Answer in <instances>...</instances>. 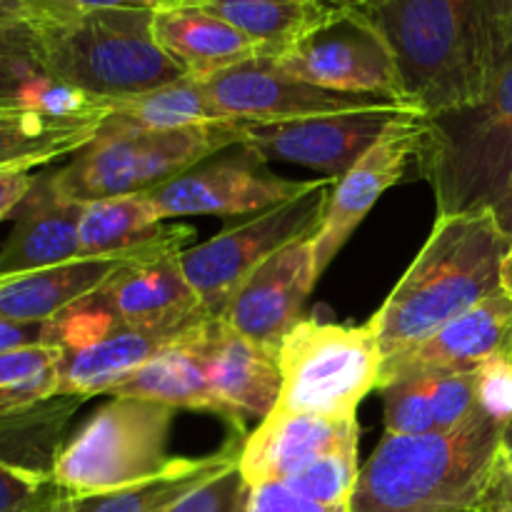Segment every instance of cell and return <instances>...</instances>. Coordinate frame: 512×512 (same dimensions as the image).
Returning <instances> with one entry per match:
<instances>
[{
    "mask_svg": "<svg viewBox=\"0 0 512 512\" xmlns=\"http://www.w3.org/2000/svg\"><path fill=\"white\" fill-rule=\"evenodd\" d=\"M83 398H50L30 408L0 413V460L15 468L53 475L60 433Z\"/></svg>",
    "mask_w": 512,
    "mask_h": 512,
    "instance_id": "obj_30",
    "label": "cell"
},
{
    "mask_svg": "<svg viewBox=\"0 0 512 512\" xmlns=\"http://www.w3.org/2000/svg\"><path fill=\"white\" fill-rule=\"evenodd\" d=\"M505 428L478 405L450 430L385 433L360 470L350 512H480L503 480Z\"/></svg>",
    "mask_w": 512,
    "mask_h": 512,
    "instance_id": "obj_2",
    "label": "cell"
},
{
    "mask_svg": "<svg viewBox=\"0 0 512 512\" xmlns=\"http://www.w3.org/2000/svg\"><path fill=\"white\" fill-rule=\"evenodd\" d=\"M188 225H163L148 195H123L83 203L78 223L80 260L135 255L170 240L193 238Z\"/></svg>",
    "mask_w": 512,
    "mask_h": 512,
    "instance_id": "obj_23",
    "label": "cell"
},
{
    "mask_svg": "<svg viewBox=\"0 0 512 512\" xmlns=\"http://www.w3.org/2000/svg\"><path fill=\"white\" fill-rule=\"evenodd\" d=\"M508 250L490 210L438 215L418 258L370 318L383 363L503 290L500 270Z\"/></svg>",
    "mask_w": 512,
    "mask_h": 512,
    "instance_id": "obj_3",
    "label": "cell"
},
{
    "mask_svg": "<svg viewBox=\"0 0 512 512\" xmlns=\"http://www.w3.org/2000/svg\"><path fill=\"white\" fill-rule=\"evenodd\" d=\"M208 323V320H205ZM203 323V325H205ZM203 325L165 345L153 360L110 390V398H135L168 405L173 410H208L218 413V403L208 383L203 353Z\"/></svg>",
    "mask_w": 512,
    "mask_h": 512,
    "instance_id": "obj_25",
    "label": "cell"
},
{
    "mask_svg": "<svg viewBox=\"0 0 512 512\" xmlns=\"http://www.w3.org/2000/svg\"><path fill=\"white\" fill-rule=\"evenodd\" d=\"M200 340L218 415L235 425L245 420L263 423L278 405L283 388L278 350L235 333L220 318H210L203 325Z\"/></svg>",
    "mask_w": 512,
    "mask_h": 512,
    "instance_id": "obj_18",
    "label": "cell"
},
{
    "mask_svg": "<svg viewBox=\"0 0 512 512\" xmlns=\"http://www.w3.org/2000/svg\"><path fill=\"white\" fill-rule=\"evenodd\" d=\"M33 345H50V320L48 323H15L0 318V355L10 350L33 348Z\"/></svg>",
    "mask_w": 512,
    "mask_h": 512,
    "instance_id": "obj_39",
    "label": "cell"
},
{
    "mask_svg": "<svg viewBox=\"0 0 512 512\" xmlns=\"http://www.w3.org/2000/svg\"><path fill=\"white\" fill-rule=\"evenodd\" d=\"M363 15L425 118L478 103L512 63V0H375Z\"/></svg>",
    "mask_w": 512,
    "mask_h": 512,
    "instance_id": "obj_1",
    "label": "cell"
},
{
    "mask_svg": "<svg viewBox=\"0 0 512 512\" xmlns=\"http://www.w3.org/2000/svg\"><path fill=\"white\" fill-rule=\"evenodd\" d=\"M175 410L150 400L113 398L60 450L53 478L63 493H113L155 478L170 465Z\"/></svg>",
    "mask_w": 512,
    "mask_h": 512,
    "instance_id": "obj_8",
    "label": "cell"
},
{
    "mask_svg": "<svg viewBox=\"0 0 512 512\" xmlns=\"http://www.w3.org/2000/svg\"><path fill=\"white\" fill-rule=\"evenodd\" d=\"M20 0H0V8H10V5H18Z\"/></svg>",
    "mask_w": 512,
    "mask_h": 512,
    "instance_id": "obj_48",
    "label": "cell"
},
{
    "mask_svg": "<svg viewBox=\"0 0 512 512\" xmlns=\"http://www.w3.org/2000/svg\"><path fill=\"white\" fill-rule=\"evenodd\" d=\"M213 103L230 120L245 123H278V120L323 118V115L355 113V110L408 108L383 95L338 93L285 73L273 58L245 60L203 80ZM413 110V108H410Z\"/></svg>",
    "mask_w": 512,
    "mask_h": 512,
    "instance_id": "obj_11",
    "label": "cell"
},
{
    "mask_svg": "<svg viewBox=\"0 0 512 512\" xmlns=\"http://www.w3.org/2000/svg\"><path fill=\"white\" fill-rule=\"evenodd\" d=\"M353 435H360L358 418L335 420L308 413H273L243 443L238 468L250 488L285 483L290 475Z\"/></svg>",
    "mask_w": 512,
    "mask_h": 512,
    "instance_id": "obj_19",
    "label": "cell"
},
{
    "mask_svg": "<svg viewBox=\"0 0 512 512\" xmlns=\"http://www.w3.org/2000/svg\"><path fill=\"white\" fill-rule=\"evenodd\" d=\"M63 490L50 473L15 468L0 460V512H55Z\"/></svg>",
    "mask_w": 512,
    "mask_h": 512,
    "instance_id": "obj_34",
    "label": "cell"
},
{
    "mask_svg": "<svg viewBox=\"0 0 512 512\" xmlns=\"http://www.w3.org/2000/svg\"><path fill=\"white\" fill-rule=\"evenodd\" d=\"M25 13L43 73L93 98H135L188 78L155 40V8L80 10L25 0Z\"/></svg>",
    "mask_w": 512,
    "mask_h": 512,
    "instance_id": "obj_4",
    "label": "cell"
},
{
    "mask_svg": "<svg viewBox=\"0 0 512 512\" xmlns=\"http://www.w3.org/2000/svg\"><path fill=\"white\" fill-rule=\"evenodd\" d=\"M425 133V115L408 110L400 113L378 140L370 145L368 153L335 180L330 193L328 210L315 233V270L318 278L325 273L338 250L348 243L365 215L370 213L380 195L393 188L403 178L410 160L418 155L420 140Z\"/></svg>",
    "mask_w": 512,
    "mask_h": 512,
    "instance_id": "obj_14",
    "label": "cell"
},
{
    "mask_svg": "<svg viewBox=\"0 0 512 512\" xmlns=\"http://www.w3.org/2000/svg\"><path fill=\"white\" fill-rule=\"evenodd\" d=\"M500 285H503V290L508 293V298L512 300V245H510L508 255H505V260H503V270H500Z\"/></svg>",
    "mask_w": 512,
    "mask_h": 512,
    "instance_id": "obj_46",
    "label": "cell"
},
{
    "mask_svg": "<svg viewBox=\"0 0 512 512\" xmlns=\"http://www.w3.org/2000/svg\"><path fill=\"white\" fill-rule=\"evenodd\" d=\"M175 340L178 338L118 325L93 343L63 350V358L55 365L58 398L88 400L95 395H108L115 385L130 378L135 370L143 368L165 345L175 343Z\"/></svg>",
    "mask_w": 512,
    "mask_h": 512,
    "instance_id": "obj_24",
    "label": "cell"
},
{
    "mask_svg": "<svg viewBox=\"0 0 512 512\" xmlns=\"http://www.w3.org/2000/svg\"><path fill=\"white\" fill-rule=\"evenodd\" d=\"M325 13L340 15V13H365L375 0H315Z\"/></svg>",
    "mask_w": 512,
    "mask_h": 512,
    "instance_id": "obj_43",
    "label": "cell"
},
{
    "mask_svg": "<svg viewBox=\"0 0 512 512\" xmlns=\"http://www.w3.org/2000/svg\"><path fill=\"white\" fill-rule=\"evenodd\" d=\"M358 438L343 440L333 450L315 458L295 475H290L283 485L293 493L313 500L320 505H350L358 485Z\"/></svg>",
    "mask_w": 512,
    "mask_h": 512,
    "instance_id": "obj_32",
    "label": "cell"
},
{
    "mask_svg": "<svg viewBox=\"0 0 512 512\" xmlns=\"http://www.w3.org/2000/svg\"><path fill=\"white\" fill-rule=\"evenodd\" d=\"M248 512H350V505H320L293 493L283 483H265L250 488Z\"/></svg>",
    "mask_w": 512,
    "mask_h": 512,
    "instance_id": "obj_38",
    "label": "cell"
},
{
    "mask_svg": "<svg viewBox=\"0 0 512 512\" xmlns=\"http://www.w3.org/2000/svg\"><path fill=\"white\" fill-rule=\"evenodd\" d=\"M70 8L108 10V8H158L155 0H60Z\"/></svg>",
    "mask_w": 512,
    "mask_h": 512,
    "instance_id": "obj_41",
    "label": "cell"
},
{
    "mask_svg": "<svg viewBox=\"0 0 512 512\" xmlns=\"http://www.w3.org/2000/svg\"><path fill=\"white\" fill-rule=\"evenodd\" d=\"M315 283V235H310L265 260L235 290L220 320L235 333L278 350L303 318L305 300L310 298Z\"/></svg>",
    "mask_w": 512,
    "mask_h": 512,
    "instance_id": "obj_16",
    "label": "cell"
},
{
    "mask_svg": "<svg viewBox=\"0 0 512 512\" xmlns=\"http://www.w3.org/2000/svg\"><path fill=\"white\" fill-rule=\"evenodd\" d=\"M80 210L83 203H73L55 190L53 173L38 175L15 208V228L0 250V275L33 273L80 260Z\"/></svg>",
    "mask_w": 512,
    "mask_h": 512,
    "instance_id": "obj_20",
    "label": "cell"
},
{
    "mask_svg": "<svg viewBox=\"0 0 512 512\" xmlns=\"http://www.w3.org/2000/svg\"><path fill=\"white\" fill-rule=\"evenodd\" d=\"M415 160L438 215L493 208L512 180V63L478 103L428 115Z\"/></svg>",
    "mask_w": 512,
    "mask_h": 512,
    "instance_id": "obj_5",
    "label": "cell"
},
{
    "mask_svg": "<svg viewBox=\"0 0 512 512\" xmlns=\"http://www.w3.org/2000/svg\"><path fill=\"white\" fill-rule=\"evenodd\" d=\"M245 128V120H225L178 130H98L53 173V185L73 203L148 193L243 143Z\"/></svg>",
    "mask_w": 512,
    "mask_h": 512,
    "instance_id": "obj_6",
    "label": "cell"
},
{
    "mask_svg": "<svg viewBox=\"0 0 512 512\" xmlns=\"http://www.w3.org/2000/svg\"><path fill=\"white\" fill-rule=\"evenodd\" d=\"M278 363L283 388L273 413L345 420L355 418L365 395L380 388L383 353L370 323L345 328L300 320L280 343Z\"/></svg>",
    "mask_w": 512,
    "mask_h": 512,
    "instance_id": "obj_7",
    "label": "cell"
},
{
    "mask_svg": "<svg viewBox=\"0 0 512 512\" xmlns=\"http://www.w3.org/2000/svg\"><path fill=\"white\" fill-rule=\"evenodd\" d=\"M155 3H158V8H160V5H168V3H185V0H155ZM193 3H198V0H193Z\"/></svg>",
    "mask_w": 512,
    "mask_h": 512,
    "instance_id": "obj_47",
    "label": "cell"
},
{
    "mask_svg": "<svg viewBox=\"0 0 512 512\" xmlns=\"http://www.w3.org/2000/svg\"><path fill=\"white\" fill-rule=\"evenodd\" d=\"M273 60L285 73L318 88L383 95L408 105L393 53L363 13L330 15L320 28Z\"/></svg>",
    "mask_w": 512,
    "mask_h": 512,
    "instance_id": "obj_10",
    "label": "cell"
},
{
    "mask_svg": "<svg viewBox=\"0 0 512 512\" xmlns=\"http://www.w3.org/2000/svg\"><path fill=\"white\" fill-rule=\"evenodd\" d=\"M183 243L158 245L133 255L95 290L120 325L180 338L205 320L208 310L180 268Z\"/></svg>",
    "mask_w": 512,
    "mask_h": 512,
    "instance_id": "obj_12",
    "label": "cell"
},
{
    "mask_svg": "<svg viewBox=\"0 0 512 512\" xmlns=\"http://www.w3.org/2000/svg\"><path fill=\"white\" fill-rule=\"evenodd\" d=\"M333 185V178L313 180L305 193L263 213H255V218L225 228L215 238L180 253V268L210 318L223 315L235 290L265 260L293 245L295 240L318 233Z\"/></svg>",
    "mask_w": 512,
    "mask_h": 512,
    "instance_id": "obj_9",
    "label": "cell"
},
{
    "mask_svg": "<svg viewBox=\"0 0 512 512\" xmlns=\"http://www.w3.org/2000/svg\"><path fill=\"white\" fill-rule=\"evenodd\" d=\"M153 30L160 48L198 80L263 55L248 35L193 0L155 8Z\"/></svg>",
    "mask_w": 512,
    "mask_h": 512,
    "instance_id": "obj_21",
    "label": "cell"
},
{
    "mask_svg": "<svg viewBox=\"0 0 512 512\" xmlns=\"http://www.w3.org/2000/svg\"><path fill=\"white\" fill-rule=\"evenodd\" d=\"M250 485L238 463L210 478L165 512H248Z\"/></svg>",
    "mask_w": 512,
    "mask_h": 512,
    "instance_id": "obj_35",
    "label": "cell"
},
{
    "mask_svg": "<svg viewBox=\"0 0 512 512\" xmlns=\"http://www.w3.org/2000/svg\"><path fill=\"white\" fill-rule=\"evenodd\" d=\"M170 243L185 245L188 240H170ZM128 258L133 255L73 260V263L33 270V273L0 275V318L15 320V323H48L65 308L98 290L105 278Z\"/></svg>",
    "mask_w": 512,
    "mask_h": 512,
    "instance_id": "obj_22",
    "label": "cell"
},
{
    "mask_svg": "<svg viewBox=\"0 0 512 512\" xmlns=\"http://www.w3.org/2000/svg\"><path fill=\"white\" fill-rule=\"evenodd\" d=\"M505 353H512V300L498 290L428 340L385 360L380 388L403 375L478 373L488 360Z\"/></svg>",
    "mask_w": 512,
    "mask_h": 512,
    "instance_id": "obj_17",
    "label": "cell"
},
{
    "mask_svg": "<svg viewBox=\"0 0 512 512\" xmlns=\"http://www.w3.org/2000/svg\"><path fill=\"white\" fill-rule=\"evenodd\" d=\"M93 120H60L30 108H0V170H30L78 153L98 135Z\"/></svg>",
    "mask_w": 512,
    "mask_h": 512,
    "instance_id": "obj_27",
    "label": "cell"
},
{
    "mask_svg": "<svg viewBox=\"0 0 512 512\" xmlns=\"http://www.w3.org/2000/svg\"><path fill=\"white\" fill-rule=\"evenodd\" d=\"M40 78L45 73L35 55L25 0L0 8V108H20L23 90Z\"/></svg>",
    "mask_w": 512,
    "mask_h": 512,
    "instance_id": "obj_31",
    "label": "cell"
},
{
    "mask_svg": "<svg viewBox=\"0 0 512 512\" xmlns=\"http://www.w3.org/2000/svg\"><path fill=\"white\" fill-rule=\"evenodd\" d=\"M35 178L28 170H0V220L15 213L25 195L33 188Z\"/></svg>",
    "mask_w": 512,
    "mask_h": 512,
    "instance_id": "obj_40",
    "label": "cell"
},
{
    "mask_svg": "<svg viewBox=\"0 0 512 512\" xmlns=\"http://www.w3.org/2000/svg\"><path fill=\"white\" fill-rule=\"evenodd\" d=\"M248 35L263 55L278 58L330 18L315 0H198Z\"/></svg>",
    "mask_w": 512,
    "mask_h": 512,
    "instance_id": "obj_28",
    "label": "cell"
},
{
    "mask_svg": "<svg viewBox=\"0 0 512 512\" xmlns=\"http://www.w3.org/2000/svg\"><path fill=\"white\" fill-rule=\"evenodd\" d=\"M380 390L390 435H423L438 430L430 403V375H403Z\"/></svg>",
    "mask_w": 512,
    "mask_h": 512,
    "instance_id": "obj_33",
    "label": "cell"
},
{
    "mask_svg": "<svg viewBox=\"0 0 512 512\" xmlns=\"http://www.w3.org/2000/svg\"><path fill=\"white\" fill-rule=\"evenodd\" d=\"M230 120L205 90L203 80L183 78L135 98L115 100L100 130H178Z\"/></svg>",
    "mask_w": 512,
    "mask_h": 512,
    "instance_id": "obj_29",
    "label": "cell"
},
{
    "mask_svg": "<svg viewBox=\"0 0 512 512\" xmlns=\"http://www.w3.org/2000/svg\"><path fill=\"white\" fill-rule=\"evenodd\" d=\"M478 405L500 423L512 420V353L498 355L478 370Z\"/></svg>",
    "mask_w": 512,
    "mask_h": 512,
    "instance_id": "obj_36",
    "label": "cell"
},
{
    "mask_svg": "<svg viewBox=\"0 0 512 512\" xmlns=\"http://www.w3.org/2000/svg\"><path fill=\"white\" fill-rule=\"evenodd\" d=\"M60 358H63V350L58 345H33V348L3 353L0 355V388L35 378V375L58 365Z\"/></svg>",
    "mask_w": 512,
    "mask_h": 512,
    "instance_id": "obj_37",
    "label": "cell"
},
{
    "mask_svg": "<svg viewBox=\"0 0 512 512\" xmlns=\"http://www.w3.org/2000/svg\"><path fill=\"white\" fill-rule=\"evenodd\" d=\"M480 512H512V480L505 478V473L498 490L493 493V498L488 500V505Z\"/></svg>",
    "mask_w": 512,
    "mask_h": 512,
    "instance_id": "obj_44",
    "label": "cell"
},
{
    "mask_svg": "<svg viewBox=\"0 0 512 512\" xmlns=\"http://www.w3.org/2000/svg\"><path fill=\"white\" fill-rule=\"evenodd\" d=\"M243 445L228 443L208 458H173L163 473L130 488L100 495L60 493L55 512H165L210 478L238 463Z\"/></svg>",
    "mask_w": 512,
    "mask_h": 512,
    "instance_id": "obj_26",
    "label": "cell"
},
{
    "mask_svg": "<svg viewBox=\"0 0 512 512\" xmlns=\"http://www.w3.org/2000/svg\"><path fill=\"white\" fill-rule=\"evenodd\" d=\"M490 213H493L495 223H498V228L503 230V235L512 245V180H510L508 188H505V193L500 195L498 203L490 208Z\"/></svg>",
    "mask_w": 512,
    "mask_h": 512,
    "instance_id": "obj_42",
    "label": "cell"
},
{
    "mask_svg": "<svg viewBox=\"0 0 512 512\" xmlns=\"http://www.w3.org/2000/svg\"><path fill=\"white\" fill-rule=\"evenodd\" d=\"M233 158H208L160 188L148 200L160 218L185 215H248L275 208L305 193L313 180H285L265 168V158L240 145Z\"/></svg>",
    "mask_w": 512,
    "mask_h": 512,
    "instance_id": "obj_13",
    "label": "cell"
},
{
    "mask_svg": "<svg viewBox=\"0 0 512 512\" xmlns=\"http://www.w3.org/2000/svg\"><path fill=\"white\" fill-rule=\"evenodd\" d=\"M410 108L355 110V113L323 115L278 123H248L243 143L260 158L285 160L323 170L328 178L340 180L383 135V130ZM418 113V110H415Z\"/></svg>",
    "mask_w": 512,
    "mask_h": 512,
    "instance_id": "obj_15",
    "label": "cell"
},
{
    "mask_svg": "<svg viewBox=\"0 0 512 512\" xmlns=\"http://www.w3.org/2000/svg\"><path fill=\"white\" fill-rule=\"evenodd\" d=\"M503 473L505 478L512 480V420L508 423V428H505V435H503Z\"/></svg>",
    "mask_w": 512,
    "mask_h": 512,
    "instance_id": "obj_45",
    "label": "cell"
}]
</instances>
